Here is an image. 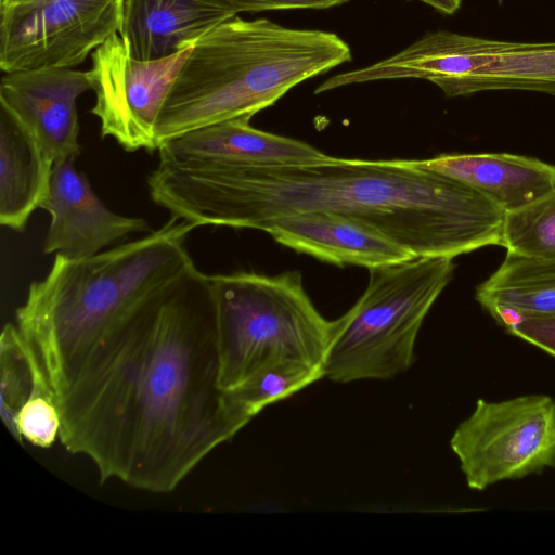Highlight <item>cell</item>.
Returning <instances> with one entry per match:
<instances>
[{"label": "cell", "mask_w": 555, "mask_h": 555, "mask_svg": "<svg viewBox=\"0 0 555 555\" xmlns=\"http://www.w3.org/2000/svg\"><path fill=\"white\" fill-rule=\"evenodd\" d=\"M64 448L101 482L169 493L247 424L218 382L210 276L193 262L81 361L55 398Z\"/></svg>", "instance_id": "1"}, {"label": "cell", "mask_w": 555, "mask_h": 555, "mask_svg": "<svg viewBox=\"0 0 555 555\" xmlns=\"http://www.w3.org/2000/svg\"><path fill=\"white\" fill-rule=\"evenodd\" d=\"M152 199L195 227L262 231L279 217L325 211L366 223L413 257H448L503 244L505 212L422 159L326 156L299 165L159 162Z\"/></svg>", "instance_id": "2"}, {"label": "cell", "mask_w": 555, "mask_h": 555, "mask_svg": "<svg viewBox=\"0 0 555 555\" xmlns=\"http://www.w3.org/2000/svg\"><path fill=\"white\" fill-rule=\"evenodd\" d=\"M195 228L171 216L144 237L96 255L57 254L48 274L29 285L16 326L54 400L93 347L193 262L185 240Z\"/></svg>", "instance_id": "3"}, {"label": "cell", "mask_w": 555, "mask_h": 555, "mask_svg": "<svg viewBox=\"0 0 555 555\" xmlns=\"http://www.w3.org/2000/svg\"><path fill=\"white\" fill-rule=\"evenodd\" d=\"M351 59L349 44L331 31L229 18L201 37L182 63L155 124L156 146L211 124L251 119L295 86Z\"/></svg>", "instance_id": "4"}, {"label": "cell", "mask_w": 555, "mask_h": 555, "mask_svg": "<svg viewBox=\"0 0 555 555\" xmlns=\"http://www.w3.org/2000/svg\"><path fill=\"white\" fill-rule=\"evenodd\" d=\"M209 276L222 390L275 362L323 369L334 321L315 308L300 272L264 275L243 271Z\"/></svg>", "instance_id": "5"}, {"label": "cell", "mask_w": 555, "mask_h": 555, "mask_svg": "<svg viewBox=\"0 0 555 555\" xmlns=\"http://www.w3.org/2000/svg\"><path fill=\"white\" fill-rule=\"evenodd\" d=\"M453 258L414 257L369 269L354 305L334 321L324 377L335 383L385 380L406 372L431 306L453 276Z\"/></svg>", "instance_id": "6"}, {"label": "cell", "mask_w": 555, "mask_h": 555, "mask_svg": "<svg viewBox=\"0 0 555 555\" xmlns=\"http://www.w3.org/2000/svg\"><path fill=\"white\" fill-rule=\"evenodd\" d=\"M409 78L431 81L450 98L489 90H528L555 96V42L429 31L397 54L337 74L333 81L339 88Z\"/></svg>", "instance_id": "7"}, {"label": "cell", "mask_w": 555, "mask_h": 555, "mask_svg": "<svg viewBox=\"0 0 555 555\" xmlns=\"http://www.w3.org/2000/svg\"><path fill=\"white\" fill-rule=\"evenodd\" d=\"M450 447L473 490L555 468V400L546 395L478 399Z\"/></svg>", "instance_id": "8"}, {"label": "cell", "mask_w": 555, "mask_h": 555, "mask_svg": "<svg viewBox=\"0 0 555 555\" xmlns=\"http://www.w3.org/2000/svg\"><path fill=\"white\" fill-rule=\"evenodd\" d=\"M125 0H44L0 9L3 73L73 68L119 33Z\"/></svg>", "instance_id": "9"}, {"label": "cell", "mask_w": 555, "mask_h": 555, "mask_svg": "<svg viewBox=\"0 0 555 555\" xmlns=\"http://www.w3.org/2000/svg\"><path fill=\"white\" fill-rule=\"evenodd\" d=\"M192 47L172 55L142 61L116 33L91 53L90 68L102 138L128 152L157 150L155 124L170 87Z\"/></svg>", "instance_id": "10"}, {"label": "cell", "mask_w": 555, "mask_h": 555, "mask_svg": "<svg viewBox=\"0 0 555 555\" xmlns=\"http://www.w3.org/2000/svg\"><path fill=\"white\" fill-rule=\"evenodd\" d=\"M74 162H54L50 192L41 207L50 215L44 254L86 258L129 234L149 231L143 218L126 217L111 210Z\"/></svg>", "instance_id": "11"}, {"label": "cell", "mask_w": 555, "mask_h": 555, "mask_svg": "<svg viewBox=\"0 0 555 555\" xmlns=\"http://www.w3.org/2000/svg\"><path fill=\"white\" fill-rule=\"evenodd\" d=\"M89 90V70H16L2 76L0 102L34 131L54 162L75 159L81 151L76 102Z\"/></svg>", "instance_id": "12"}, {"label": "cell", "mask_w": 555, "mask_h": 555, "mask_svg": "<svg viewBox=\"0 0 555 555\" xmlns=\"http://www.w3.org/2000/svg\"><path fill=\"white\" fill-rule=\"evenodd\" d=\"M278 243L321 261L367 269L414 258L375 228L325 211L298 212L269 221L262 229Z\"/></svg>", "instance_id": "13"}, {"label": "cell", "mask_w": 555, "mask_h": 555, "mask_svg": "<svg viewBox=\"0 0 555 555\" xmlns=\"http://www.w3.org/2000/svg\"><path fill=\"white\" fill-rule=\"evenodd\" d=\"M234 118L204 126L164 141L159 162L184 165H299L327 155L312 145L250 126Z\"/></svg>", "instance_id": "14"}, {"label": "cell", "mask_w": 555, "mask_h": 555, "mask_svg": "<svg viewBox=\"0 0 555 555\" xmlns=\"http://www.w3.org/2000/svg\"><path fill=\"white\" fill-rule=\"evenodd\" d=\"M232 17L212 0H125L118 34L133 56L151 61L193 47Z\"/></svg>", "instance_id": "15"}, {"label": "cell", "mask_w": 555, "mask_h": 555, "mask_svg": "<svg viewBox=\"0 0 555 555\" xmlns=\"http://www.w3.org/2000/svg\"><path fill=\"white\" fill-rule=\"evenodd\" d=\"M54 159L34 131L0 102V223L23 231L50 192Z\"/></svg>", "instance_id": "16"}, {"label": "cell", "mask_w": 555, "mask_h": 555, "mask_svg": "<svg viewBox=\"0 0 555 555\" xmlns=\"http://www.w3.org/2000/svg\"><path fill=\"white\" fill-rule=\"evenodd\" d=\"M427 168L486 195L505 214L555 189V166L508 153L441 154L422 159Z\"/></svg>", "instance_id": "17"}, {"label": "cell", "mask_w": 555, "mask_h": 555, "mask_svg": "<svg viewBox=\"0 0 555 555\" xmlns=\"http://www.w3.org/2000/svg\"><path fill=\"white\" fill-rule=\"evenodd\" d=\"M476 300L505 330L524 317L555 312V256L507 251L501 266L477 286Z\"/></svg>", "instance_id": "18"}, {"label": "cell", "mask_w": 555, "mask_h": 555, "mask_svg": "<svg viewBox=\"0 0 555 555\" xmlns=\"http://www.w3.org/2000/svg\"><path fill=\"white\" fill-rule=\"evenodd\" d=\"M323 377L322 367L295 361L275 362L224 390V400L231 414L248 424L266 406L289 398Z\"/></svg>", "instance_id": "19"}, {"label": "cell", "mask_w": 555, "mask_h": 555, "mask_svg": "<svg viewBox=\"0 0 555 555\" xmlns=\"http://www.w3.org/2000/svg\"><path fill=\"white\" fill-rule=\"evenodd\" d=\"M0 399L2 421L12 436L14 420L30 396L36 382L44 377L17 326L5 324L0 337Z\"/></svg>", "instance_id": "20"}, {"label": "cell", "mask_w": 555, "mask_h": 555, "mask_svg": "<svg viewBox=\"0 0 555 555\" xmlns=\"http://www.w3.org/2000/svg\"><path fill=\"white\" fill-rule=\"evenodd\" d=\"M502 246L526 257L555 256V189L505 214Z\"/></svg>", "instance_id": "21"}, {"label": "cell", "mask_w": 555, "mask_h": 555, "mask_svg": "<svg viewBox=\"0 0 555 555\" xmlns=\"http://www.w3.org/2000/svg\"><path fill=\"white\" fill-rule=\"evenodd\" d=\"M61 414L44 377H40L18 410L14 427L15 440L41 449L50 448L60 437Z\"/></svg>", "instance_id": "22"}, {"label": "cell", "mask_w": 555, "mask_h": 555, "mask_svg": "<svg viewBox=\"0 0 555 555\" xmlns=\"http://www.w3.org/2000/svg\"><path fill=\"white\" fill-rule=\"evenodd\" d=\"M231 16L280 10H323L341 5L349 0H212Z\"/></svg>", "instance_id": "23"}, {"label": "cell", "mask_w": 555, "mask_h": 555, "mask_svg": "<svg viewBox=\"0 0 555 555\" xmlns=\"http://www.w3.org/2000/svg\"><path fill=\"white\" fill-rule=\"evenodd\" d=\"M506 331L555 357V312L524 317Z\"/></svg>", "instance_id": "24"}, {"label": "cell", "mask_w": 555, "mask_h": 555, "mask_svg": "<svg viewBox=\"0 0 555 555\" xmlns=\"http://www.w3.org/2000/svg\"><path fill=\"white\" fill-rule=\"evenodd\" d=\"M431 9L438 11L441 14L452 15L459 11L462 4V0H416Z\"/></svg>", "instance_id": "25"}, {"label": "cell", "mask_w": 555, "mask_h": 555, "mask_svg": "<svg viewBox=\"0 0 555 555\" xmlns=\"http://www.w3.org/2000/svg\"><path fill=\"white\" fill-rule=\"evenodd\" d=\"M36 1H44V0H5L2 4H0V9L13 4L27 3V2H36Z\"/></svg>", "instance_id": "26"}, {"label": "cell", "mask_w": 555, "mask_h": 555, "mask_svg": "<svg viewBox=\"0 0 555 555\" xmlns=\"http://www.w3.org/2000/svg\"><path fill=\"white\" fill-rule=\"evenodd\" d=\"M5 0H0V4H2Z\"/></svg>", "instance_id": "27"}]
</instances>
